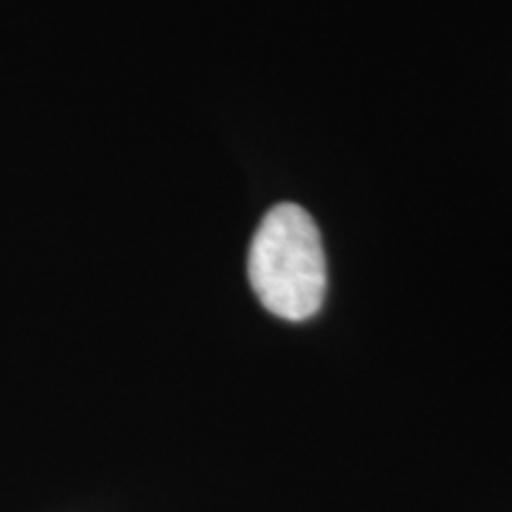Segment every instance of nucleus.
Listing matches in <instances>:
<instances>
[{
	"instance_id": "nucleus-1",
	"label": "nucleus",
	"mask_w": 512,
	"mask_h": 512,
	"mask_svg": "<svg viewBox=\"0 0 512 512\" xmlns=\"http://www.w3.org/2000/svg\"><path fill=\"white\" fill-rule=\"evenodd\" d=\"M247 273L273 316L292 323L316 316L328 290V261L309 211L292 202L275 204L249 245Z\"/></svg>"
}]
</instances>
